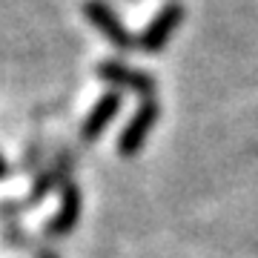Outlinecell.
<instances>
[{
  "label": "cell",
  "mask_w": 258,
  "mask_h": 258,
  "mask_svg": "<svg viewBox=\"0 0 258 258\" xmlns=\"http://www.w3.org/2000/svg\"><path fill=\"white\" fill-rule=\"evenodd\" d=\"M83 15H86V20H89L118 52H135V49H138V37L123 26V20L118 18V12L112 9L106 0H86V3H83Z\"/></svg>",
  "instance_id": "cell-1"
},
{
  "label": "cell",
  "mask_w": 258,
  "mask_h": 258,
  "mask_svg": "<svg viewBox=\"0 0 258 258\" xmlns=\"http://www.w3.org/2000/svg\"><path fill=\"white\" fill-rule=\"evenodd\" d=\"M95 75L101 78L103 83H109L112 89H126V92H135L141 101H149L155 98L158 83L149 72H141V69H132V66L120 63V60H101Z\"/></svg>",
  "instance_id": "cell-2"
},
{
  "label": "cell",
  "mask_w": 258,
  "mask_h": 258,
  "mask_svg": "<svg viewBox=\"0 0 258 258\" xmlns=\"http://www.w3.org/2000/svg\"><path fill=\"white\" fill-rule=\"evenodd\" d=\"M158 118H161V103H158L155 98L141 101V106L135 109L132 120H129L126 126H123V132H120V138H118V155L120 158L138 155L141 149H144V144H147L149 132L155 129Z\"/></svg>",
  "instance_id": "cell-3"
},
{
  "label": "cell",
  "mask_w": 258,
  "mask_h": 258,
  "mask_svg": "<svg viewBox=\"0 0 258 258\" xmlns=\"http://www.w3.org/2000/svg\"><path fill=\"white\" fill-rule=\"evenodd\" d=\"M184 15L186 12H184L181 3H166L164 9L147 23V29L138 35V49L141 52H147V55L164 52L166 43H169V37L175 35V29L184 23Z\"/></svg>",
  "instance_id": "cell-4"
},
{
  "label": "cell",
  "mask_w": 258,
  "mask_h": 258,
  "mask_svg": "<svg viewBox=\"0 0 258 258\" xmlns=\"http://www.w3.org/2000/svg\"><path fill=\"white\" fill-rule=\"evenodd\" d=\"M72 169H75V155H72V152L57 155L52 164L43 166V169L35 175V181H32V189H29V195L23 198V207H26V210H32V207H37V204L43 201L49 192L60 189V186H63L69 178H72Z\"/></svg>",
  "instance_id": "cell-5"
},
{
  "label": "cell",
  "mask_w": 258,
  "mask_h": 258,
  "mask_svg": "<svg viewBox=\"0 0 258 258\" xmlns=\"http://www.w3.org/2000/svg\"><path fill=\"white\" fill-rule=\"evenodd\" d=\"M57 192H60V207H57V212L46 221L43 230H46V235H52V238H63V235H69V232L78 227V221H81L83 195H81V186L75 184L72 178H69Z\"/></svg>",
  "instance_id": "cell-6"
},
{
  "label": "cell",
  "mask_w": 258,
  "mask_h": 258,
  "mask_svg": "<svg viewBox=\"0 0 258 258\" xmlns=\"http://www.w3.org/2000/svg\"><path fill=\"white\" fill-rule=\"evenodd\" d=\"M120 103H123V95H120L118 89L101 95V101L89 109L86 120L81 123V141L83 144H95V141L101 138L103 129L109 126L112 120H115V115L120 112Z\"/></svg>",
  "instance_id": "cell-7"
},
{
  "label": "cell",
  "mask_w": 258,
  "mask_h": 258,
  "mask_svg": "<svg viewBox=\"0 0 258 258\" xmlns=\"http://www.w3.org/2000/svg\"><path fill=\"white\" fill-rule=\"evenodd\" d=\"M6 238L12 241V244H29V247L35 249V258H57V252L52 247H37L35 241H29V235L23 230H20V227H9V230H6Z\"/></svg>",
  "instance_id": "cell-8"
},
{
  "label": "cell",
  "mask_w": 258,
  "mask_h": 258,
  "mask_svg": "<svg viewBox=\"0 0 258 258\" xmlns=\"http://www.w3.org/2000/svg\"><path fill=\"white\" fill-rule=\"evenodd\" d=\"M6 175H9V161H6V155H3V152H0V181H3Z\"/></svg>",
  "instance_id": "cell-9"
}]
</instances>
